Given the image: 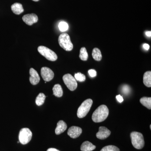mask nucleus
<instances>
[{"label":"nucleus","mask_w":151,"mask_h":151,"mask_svg":"<svg viewBox=\"0 0 151 151\" xmlns=\"http://www.w3.org/2000/svg\"><path fill=\"white\" fill-rule=\"evenodd\" d=\"M47 151H60L58 150H57L55 148H51L48 149V150H47Z\"/></svg>","instance_id":"c756f323"},{"label":"nucleus","mask_w":151,"mask_h":151,"mask_svg":"<svg viewBox=\"0 0 151 151\" xmlns=\"http://www.w3.org/2000/svg\"><path fill=\"white\" fill-rule=\"evenodd\" d=\"M89 75L91 76V77H94L97 76V72L96 70H94V69H90L88 71Z\"/></svg>","instance_id":"a878e982"},{"label":"nucleus","mask_w":151,"mask_h":151,"mask_svg":"<svg viewBox=\"0 0 151 151\" xmlns=\"http://www.w3.org/2000/svg\"><path fill=\"white\" fill-rule=\"evenodd\" d=\"M140 102L143 105L148 109H151V97H143L140 100Z\"/></svg>","instance_id":"6ab92c4d"},{"label":"nucleus","mask_w":151,"mask_h":151,"mask_svg":"<svg viewBox=\"0 0 151 151\" xmlns=\"http://www.w3.org/2000/svg\"><path fill=\"white\" fill-rule=\"evenodd\" d=\"M41 74L43 80L45 81H50L53 79L54 74L53 71L48 67H43L41 69Z\"/></svg>","instance_id":"6e6552de"},{"label":"nucleus","mask_w":151,"mask_h":151,"mask_svg":"<svg viewBox=\"0 0 151 151\" xmlns=\"http://www.w3.org/2000/svg\"><path fill=\"white\" fill-rule=\"evenodd\" d=\"M132 145L135 148L141 150L145 146V141L142 134L138 132H133L131 134Z\"/></svg>","instance_id":"f03ea898"},{"label":"nucleus","mask_w":151,"mask_h":151,"mask_svg":"<svg viewBox=\"0 0 151 151\" xmlns=\"http://www.w3.org/2000/svg\"><path fill=\"white\" fill-rule=\"evenodd\" d=\"M143 48L145 49L146 50H149V49L150 48V45H149L148 44L145 43L143 45Z\"/></svg>","instance_id":"cd10ccee"},{"label":"nucleus","mask_w":151,"mask_h":151,"mask_svg":"<svg viewBox=\"0 0 151 151\" xmlns=\"http://www.w3.org/2000/svg\"><path fill=\"white\" fill-rule=\"evenodd\" d=\"M63 79L65 85L70 91H74L77 88V82L71 74L69 73L65 74L63 76Z\"/></svg>","instance_id":"0eeeda50"},{"label":"nucleus","mask_w":151,"mask_h":151,"mask_svg":"<svg viewBox=\"0 0 151 151\" xmlns=\"http://www.w3.org/2000/svg\"><path fill=\"white\" fill-rule=\"evenodd\" d=\"M37 50L41 55L49 60L54 61L57 59L58 56L56 53L46 47L40 46L38 47Z\"/></svg>","instance_id":"39448f33"},{"label":"nucleus","mask_w":151,"mask_h":151,"mask_svg":"<svg viewBox=\"0 0 151 151\" xmlns=\"http://www.w3.org/2000/svg\"><path fill=\"white\" fill-rule=\"evenodd\" d=\"M11 9L13 12L17 15L20 14L24 11L22 4L18 3L13 4L11 6Z\"/></svg>","instance_id":"4468645a"},{"label":"nucleus","mask_w":151,"mask_h":151,"mask_svg":"<svg viewBox=\"0 0 151 151\" xmlns=\"http://www.w3.org/2000/svg\"><path fill=\"white\" fill-rule=\"evenodd\" d=\"M92 103L93 101L90 99H87L82 103L77 111L78 118H83L86 116L92 107Z\"/></svg>","instance_id":"20e7f679"},{"label":"nucleus","mask_w":151,"mask_h":151,"mask_svg":"<svg viewBox=\"0 0 151 151\" xmlns=\"http://www.w3.org/2000/svg\"><path fill=\"white\" fill-rule=\"evenodd\" d=\"M58 28L60 31L64 32L68 29V25L65 22H60L58 24Z\"/></svg>","instance_id":"5701e85b"},{"label":"nucleus","mask_w":151,"mask_h":151,"mask_svg":"<svg viewBox=\"0 0 151 151\" xmlns=\"http://www.w3.org/2000/svg\"><path fill=\"white\" fill-rule=\"evenodd\" d=\"M82 132V130L81 128L73 126V127H70L68 129L67 134L70 137L73 138V139H76V138L79 137Z\"/></svg>","instance_id":"9d476101"},{"label":"nucleus","mask_w":151,"mask_h":151,"mask_svg":"<svg viewBox=\"0 0 151 151\" xmlns=\"http://www.w3.org/2000/svg\"><path fill=\"white\" fill-rule=\"evenodd\" d=\"M67 124L63 121H60L57 123V127L55 130V133L56 135H59L65 132L67 129Z\"/></svg>","instance_id":"ddd939ff"},{"label":"nucleus","mask_w":151,"mask_h":151,"mask_svg":"<svg viewBox=\"0 0 151 151\" xmlns=\"http://www.w3.org/2000/svg\"><path fill=\"white\" fill-rule=\"evenodd\" d=\"M143 82L146 86L148 87L151 86V71L146 72L143 77Z\"/></svg>","instance_id":"f3484780"},{"label":"nucleus","mask_w":151,"mask_h":151,"mask_svg":"<svg viewBox=\"0 0 151 151\" xmlns=\"http://www.w3.org/2000/svg\"><path fill=\"white\" fill-rule=\"evenodd\" d=\"M111 132L107 128L101 127L99 128V132L96 134V137L100 139H105L111 135Z\"/></svg>","instance_id":"9b49d317"},{"label":"nucleus","mask_w":151,"mask_h":151,"mask_svg":"<svg viewBox=\"0 0 151 151\" xmlns=\"http://www.w3.org/2000/svg\"><path fill=\"white\" fill-rule=\"evenodd\" d=\"M92 57L97 61H100L102 58V53L99 49L94 48L92 50Z\"/></svg>","instance_id":"a211bd4d"},{"label":"nucleus","mask_w":151,"mask_h":151,"mask_svg":"<svg viewBox=\"0 0 151 151\" xmlns=\"http://www.w3.org/2000/svg\"><path fill=\"white\" fill-rule=\"evenodd\" d=\"M116 98L119 103H122V102H123V101H124V99H123V97H122V96H121V95H120V94L116 96Z\"/></svg>","instance_id":"bb28decb"},{"label":"nucleus","mask_w":151,"mask_h":151,"mask_svg":"<svg viewBox=\"0 0 151 151\" xmlns=\"http://www.w3.org/2000/svg\"><path fill=\"white\" fill-rule=\"evenodd\" d=\"M100 151H120V150L116 146L108 145L104 147Z\"/></svg>","instance_id":"b1692460"},{"label":"nucleus","mask_w":151,"mask_h":151,"mask_svg":"<svg viewBox=\"0 0 151 151\" xmlns=\"http://www.w3.org/2000/svg\"><path fill=\"white\" fill-rule=\"evenodd\" d=\"M24 22L28 25H32L33 24L37 22L38 18L37 15L35 14H27L25 15L22 17Z\"/></svg>","instance_id":"1a4fd4ad"},{"label":"nucleus","mask_w":151,"mask_h":151,"mask_svg":"<svg viewBox=\"0 0 151 151\" xmlns=\"http://www.w3.org/2000/svg\"><path fill=\"white\" fill-rule=\"evenodd\" d=\"M74 78L76 81H78L79 82H83L86 80L85 76L80 72L75 73V75H74Z\"/></svg>","instance_id":"4be33fe9"},{"label":"nucleus","mask_w":151,"mask_h":151,"mask_svg":"<svg viewBox=\"0 0 151 151\" xmlns=\"http://www.w3.org/2000/svg\"><path fill=\"white\" fill-rule=\"evenodd\" d=\"M32 1H39V0H32Z\"/></svg>","instance_id":"7c9ffc66"},{"label":"nucleus","mask_w":151,"mask_h":151,"mask_svg":"<svg viewBox=\"0 0 151 151\" xmlns=\"http://www.w3.org/2000/svg\"><path fill=\"white\" fill-rule=\"evenodd\" d=\"M146 35L148 37H151V32L147 31L145 33Z\"/></svg>","instance_id":"c85d7f7f"},{"label":"nucleus","mask_w":151,"mask_h":151,"mask_svg":"<svg viewBox=\"0 0 151 151\" xmlns=\"http://www.w3.org/2000/svg\"><path fill=\"white\" fill-rule=\"evenodd\" d=\"M53 94L55 97H62L63 94V91L61 85L59 84L55 85L52 88Z\"/></svg>","instance_id":"dca6fc26"},{"label":"nucleus","mask_w":151,"mask_h":151,"mask_svg":"<svg viewBox=\"0 0 151 151\" xmlns=\"http://www.w3.org/2000/svg\"><path fill=\"white\" fill-rule=\"evenodd\" d=\"M130 88L129 86L127 85H124L122 88V92L125 94H129L130 92Z\"/></svg>","instance_id":"393cba45"},{"label":"nucleus","mask_w":151,"mask_h":151,"mask_svg":"<svg viewBox=\"0 0 151 151\" xmlns=\"http://www.w3.org/2000/svg\"><path fill=\"white\" fill-rule=\"evenodd\" d=\"M58 42L60 46L66 51H71L73 49V44L70 41V36L67 33H62L59 36Z\"/></svg>","instance_id":"7ed1b4c3"},{"label":"nucleus","mask_w":151,"mask_h":151,"mask_svg":"<svg viewBox=\"0 0 151 151\" xmlns=\"http://www.w3.org/2000/svg\"><path fill=\"white\" fill-rule=\"evenodd\" d=\"M79 58L81 60L86 61L88 58V54L85 47L81 48L80 51Z\"/></svg>","instance_id":"412c9836"},{"label":"nucleus","mask_w":151,"mask_h":151,"mask_svg":"<svg viewBox=\"0 0 151 151\" xmlns=\"http://www.w3.org/2000/svg\"><path fill=\"white\" fill-rule=\"evenodd\" d=\"M46 96L43 93H40L36 97L35 100V103L38 106H41L44 103Z\"/></svg>","instance_id":"aec40b11"},{"label":"nucleus","mask_w":151,"mask_h":151,"mask_svg":"<svg viewBox=\"0 0 151 151\" xmlns=\"http://www.w3.org/2000/svg\"><path fill=\"white\" fill-rule=\"evenodd\" d=\"M29 74L30 75L29 81L31 84L35 85L38 84L40 81V77L37 71L33 68H31L29 70Z\"/></svg>","instance_id":"f8f14e48"},{"label":"nucleus","mask_w":151,"mask_h":151,"mask_svg":"<svg viewBox=\"0 0 151 151\" xmlns=\"http://www.w3.org/2000/svg\"><path fill=\"white\" fill-rule=\"evenodd\" d=\"M109 114V110L105 105H101L94 111L92 116V120L95 123H100L105 121Z\"/></svg>","instance_id":"f257e3e1"},{"label":"nucleus","mask_w":151,"mask_h":151,"mask_svg":"<svg viewBox=\"0 0 151 151\" xmlns=\"http://www.w3.org/2000/svg\"><path fill=\"white\" fill-rule=\"evenodd\" d=\"M96 148V146L89 141H86L82 143L81 147V151H92Z\"/></svg>","instance_id":"2eb2a0df"},{"label":"nucleus","mask_w":151,"mask_h":151,"mask_svg":"<svg viewBox=\"0 0 151 151\" xmlns=\"http://www.w3.org/2000/svg\"><path fill=\"white\" fill-rule=\"evenodd\" d=\"M150 129H151V125H150Z\"/></svg>","instance_id":"2f4dec72"},{"label":"nucleus","mask_w":151,"mask_h":151,"mask_svg":"<svg viewBox=\"0 0 151 151\" xmlns=\"http://www.w3.org/2000/svg\"><path fill=\"white\" fill-rule=\"evenodd\" d=\"M32 132L28 128H23L20 131L19 139L22 145H26L29 142L32 137Z\"/></svg>","instance_id":"423d86ee"}]
</instances>
